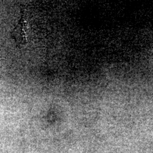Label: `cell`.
<instances>
[{"instance_id": "6da1fadb", "label": "cell", "mask_w": 153, "mask_h": 153, "mask_svg": "<svg viewBox=\"0 0 153 153\" xmlns=\"http://www.w3.org/2000/svg\"><path fill=\"white\" fill-rule=\"evenodd\" d=\"M28 21L23 10L21 11V16L11 33L12 38L18 46H23L27 42Z\"/></svg>"}]
</instances>
